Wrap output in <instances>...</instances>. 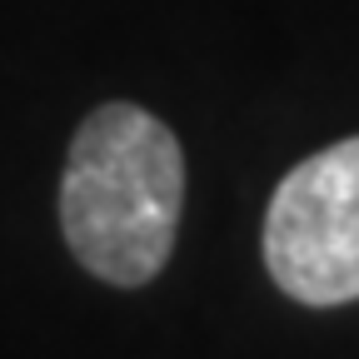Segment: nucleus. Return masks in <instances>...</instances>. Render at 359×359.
<instances>
[{"label":"nucleus","mask_w":359,"mask_h":359,"mask_svg":"<svg viewBox=\"0 0 359 359\" xmlns=\"http://www.w3.org/2000/svg\"><path fill=\"white\" fill-rule=\"evenodd\" d=\"M264 269L309 309L359 299V135L299 160L275 185L264 210Z\"/></svg>","instance_id":"nucleus-2"},{"label":"nucleus","mask_w":359,"mask_h":359,"mask_svg":"<svg viewBox=\"0 0 359 359\" xmlns=\"http://www.w3.org/2000/svg\"><path fill=\"white\" fill-rule=\"evenodd\" d=\"M185 210V150L145 105L105 100L70 140L60 175V230L80 269L115 290L150 285Z\"/></svg>","instance_id":"nucleus-1"}]
</instances>
